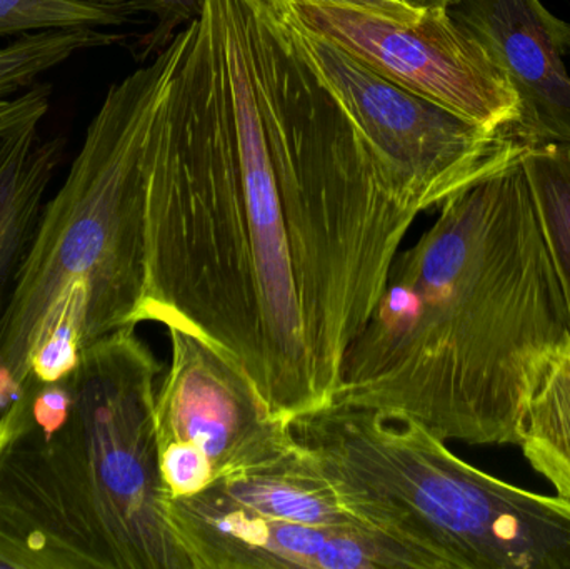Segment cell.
I'll use <instances>...</instances> for the list:
<instances>
[{"mask_svg": "<svg viewBox=\"0 0 570 569\" xmlns=\"http://www.w3.org/2000/svg\"><path fill=\"white\" fill-rule=\"evenodd\" d=\"M439 209L392 263L332 404L417 424L445 443L519 447L529 401L570 341L521 160Z\"/></svg>", "mask_w": 570, "mask_h": 569, "instance_id": "cell-1", "label": "cell"}, {"mask_svg": "<svg viewBox=\"0 0 570 569\" xmlns=\"http://www.w3.org/2000/svg\"><path fill=\"white\" fill-rule=\"evenodd\" d=\"M160 371L136 327L80 350L62 428L0 450V568L190 569L160 473Z\"/></svg>", "mask_w": 570, "mask_h": 569, "instance_id": "cell-2", "label": "cell"}, {"mask_svg": "<svg viewBox=\"0 0 570 569\" xmlns=\"http://www.w3.org/2000/svg\"><path fill=\"white\" fill-rule=\"evenodd\" d=\"M244 6L315 386L331 404L345 351L377 306L419 214L305 56L281 0Z\"/></svg>", "mask_w": 570, "mask_h": 569, "instance_id": "cell-3", "label": "cell"}, {"mask_svg": "<svg viewBox=\"0 0 570 569\" xmlns=\"http://www.w3.org/2000/svg\"><path fill=\"white\" fill-rule=\"evenodd\" d=\"M137 323L196 334L276 394L259 261L227 149L206 12L179 32L146 180V290Z\"/></svg>", "mask_w": 570, "mask_h": 569, "instance_id": "cell-4", "label": "cell"}, {"mask_svg": "<svg viewBox=\"0 0 570 569\" xmlns=\"http://www.w3.org/2000/svg\"><path fill=\"white\" fill-rule=\"evenodd\" d=\"M177 47L176 36L153 62L109 87L66 179L47 199L0 310V366L22 387L33 383V354L72 284L87 286L80 350L139 326L147 156Z\"/></svg>", "mask_w": 570, "mask_h": 569, "instance_id": "cell-5", "label": "cell"}, {"mask_svg": "<svg viewBox=\"0 0 570 569\" xmlns=\"http://www.w3.org/2000/svg\"><path fill=\"white\" fill-rule=\"evenodd\" d=\"M213 36L227 149L256 246L276 374L274 414L285 423L325 408L298 304L283 187L257 99L244 0H204Z\"/></svg>", "mask_w": 570, "mask_h": 569, "instance_id": "cell-6", "label": "cell"}, {"mask_svg": "<svg viewBox=\"0 0 570 569\" xmlns=\"http://www.w3.org/2000/svg\"><path fill=\"white\" fill-rule=\"evenodd\" d=\"M284 10L305 56L415 213L439 209L459 190L514 166L529 149L512 127L482 126L384 79Z\"/></svg>", "mask_w": 570, "mask_h": 569, "instance_id": "cell-7", "label": "cell"}, {"mask_svg": "<svg viewBox=\"0 0 570 569\" xmlns=\"http://www.w3.org/2000/svg\"><path fill=\"white\" fill-rule=\"evenodd\" d=\"M170 364L156 393L160 473L169 500L194 497L297 447L236 361L179 327H167Z\"/></svg>", "mask_w": 570, "mask_h": 569, "instance_id": "cell-8", "label": "cell"}, {"mask_svg": "<svg viewBox=\"0 0 570 569\" xmlns=\"http://www.w3.org/2000/svg\"><path fill=\"white\" fill-rule=\"evenodd\" d=\"M283 2L307 32L341 47L384 79L482 126L514 129L521 116L518 92L448 7L425 9L415 20H395L344 7Z\"/></svg>", "mask_w": 570, "mask_h": 569, "instance_id": "cell-9", "label": "cell"}, {"mask_svg": "<svg viewBox=\"0 0 570 569\" xmlns=\"http://www.w3.org/2000/svg\"><path fill=\"white\" fill-rule=\"evenodd\" d=\"M169 521L190 569H415L367 528L257 517L209 490L169 500Z\"/></svg>", "mask_w": 570, "mask_h": 569, "instance_id": "cell-10", "label": "cell"}, {"mask_svg": "<svg viewBox=\"0 0 570 569\" xmlns=\"http://www.w3.org/2000/svg\"><path fill=\"white\" fill-rule=\"evenodd\" d=\"M448 12L518 92L514 133L529 147L570 144V23L541 0H452Z\"/></svg>", "mask_w": 570, "mask_h": 569, "instance_id": "cell-11", "label": "cell"}, {"mask_svg": "<svg viewBox=\"0 0 570 569\" xmlns=\"http://www.w3.org/2000/svg\"><path fill=\"white\" fill-rule=\"evenodd\" d=\"M63 153V137L46 139L40 124L0 137V310L32 243Z\"/></svg>", "mask_w": 570, "mask_h": 569, "instance_id": "cell-12", "label": "cell"}, {"mask_svg": "<svg viewBox=\"0 0 570 569\" xmlns=\"http://www.w3.org/2000/svg\"><path fill=\"white\" fill-rule=\"evenodd\" d=\"M519 447L556 494L570 500V341L556 354L529 401Z\"/></svg>", "mask_w": 570, "mask_h": 569, "instance_id": "cell-13", "label": "cell"}, {"mask_svg": "<svg viewBox=\"0 0 570 569\" xmlns=\"http://www.w3.org/2000/svg\"><path fill=\"white\" fill-rule=\"evenodd\" d=\"M570 320V144L529 147L521 159Z\"/></svg>", "mask_w": 570, "mask_h": 569, "instance_id": "cell-14", "label": "cell"}, {"mask_svg": "<svg viewBox=\"0 0 570 569\" xmlns=\"http://www.w3.org/2000/svg\"><path fill=\"white\" fill-rule=\"evenodd\" d=\"M124 37L94 27L43 30L13 37L0 46V100L10 99L36 86L43 73L72 59L77 53L114 46Z\"/></svg>", "mask_w": 570, "mask_h": 569, "instance_id": "cell-15", "label": "cell"}, {"mask_svg": "<svg viewBox=\"0 0 570 569\" xmlns=\"http://www.w3.org/2000/svg\"><path fill=\"white\" fill-rule=\"evenodd\" d=\"M132 9L90 0H0V37L43 30L107 29L129 19Z\"/></svg>", "mask_w": 570, "mask_h": 569, "instance_id": "cell-16", "label": "cell"}, {"mask_svg": "<svg viewBox=\"0 0 570 569\" xmlns=\"http://www.w3.org/2000/svg\"><path fill=\"white\" fill-rule=\"evenodd\" d=\"M80 346L72 324L56 321L32 357V377L39 384L66 380L79 364Z\"/></svg>", "mask_w": 570, "mask_h": 569, "instance_id": "cell-17", "label": "cell"}, {"mask_svg": "<svg viewBox=\"0 0 570 569\" xmlns=\"http://www.w3.org/2000/svg\"><path fill=\"white\" fill-rule=\"evenodd\" d=\"M52 106V87L36 84L30 89L0 100V137L32 124H42Z\"/></svg>", "mask_w": 570, "mask_h": 569, "instance_id": "cell-18", "label": "cell"}, {"mask_svg": "<svg viewBox=\"0 0 570 569\" xmlns=\"http://www.w3.org/2000/svg\"><path fill=\"white\" fill-rule=\"evenodd\" d=\"M204 0H140L139 10L156 16V30L149 36V50L164 49L177 32L203 12Z\"/></svg>", "mask_w": 570, "mask_h": 569, "instance_id": "cell-19", "label": "cell"}, {"mask_svg": "<svg viewBox=\"0 0 570 569\" xmlns=\"http://www.w3.org/2000/svg\"><path fill=\"white\" fill-rule=\"evenodd\" d=\"M32 420L40 428L43 436L56 433L66 423L70 411L69 387L63 381L42 384L32 398Z\"/></svg>", "mask_w": 570, "mask_h": 569, "instance_id": "cell-20", "label": "cell"}, {"mask_svg": "<svg viewBox=\"0 0 570 569\" xmlns=\"http://www.w3.org/2000/svg\"><path fill=\"white\" fill-rule=\"evenodd\" d=\"M285 2L344 7V9L362 10V12L391 17V19L395 20H415L424 12V10L409 6L404 0H285Z\"/></svg>", "mask_w": 570, "mask_h": 569, "instance_id": "cell-21", "label": "cell"}, {"mask_svg": "<svg viewBox=\"0 0 570 569\" xmlns=\"http://www.w3.org/2000/svg\"><path fill=\"white\" fill-rule=\"evenodd\" d=\"M409 6L415 7V9H441V7H448L452 0H404Z\"/></svg>", "mask_w": 570, "mask_h": 569, "instance_id": "cell-22", "label": "cell"}, {"mask_svg": "<svg viewBox=\"0 0 570 569\" xmlns=\"http://www.w3.org/2000/svg\"><path fill=\"white\" fill-rule=\"evenodd\" d=\"M90 2L110 3V6H124L132 9L134 12L139 10L140 0H90Z\"/></svg>", "mask_w": 570, "mask_h": 569, "instance_id": "cell-23", "label": "cell"}]
</instances>
